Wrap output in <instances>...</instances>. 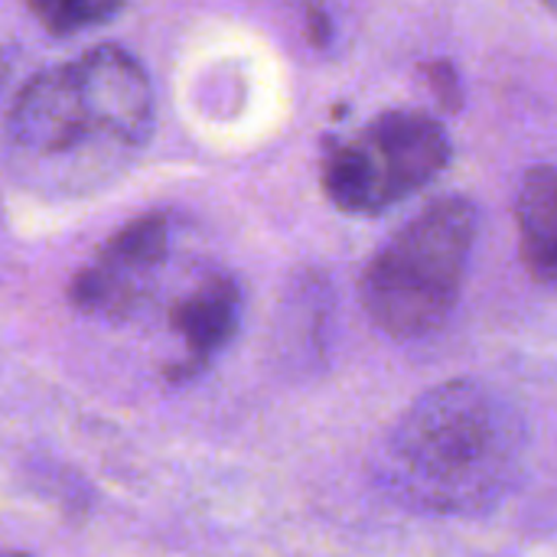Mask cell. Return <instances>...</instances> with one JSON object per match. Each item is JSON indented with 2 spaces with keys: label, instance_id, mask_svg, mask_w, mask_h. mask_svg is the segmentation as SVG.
Instances as JSON below:
<instances>
[{
  "label": "cell",
  "instance_id": "cell-1",
  "mask_svg": "<svg viewBox=\"0 0 557 557\" xmlns=\"http://www.w3.org/2000/svg\"><path fill=\"white\" fill-rule=\"evenodd\" d=\"M153 134V88L140 59L114 42L23 82L3 121L10 183L46 202L111 186Z\"/></svg>",
  "mask_w": 557,
  "mask_h": 557
},
{
  "label": "cell",
  "instance_id": "cell-2",
  "mask_svg": "<svg viewBox=\"0 0 557 557\" xmlns=\"http://www.w3.org/2000/svg\"><path fill=\"white\" fill-rule=\"evenodd\" d=\"M525 418L499 388L454 379L428 388L372 457L375 486L401 509L470 519L503 506L522 480Z\"/></svg>",
  "mask_w": 557,
  "mask_h": 557
},
{
  "label": "cell",
  "instance_id": "cell-3",
  "mask_svg": "<svg viewBox=\"0 0 557 557\" xmlns=\"http://www.w3.org/2000/svg\"><path fill=\"white\" fill-rule=\"evenodd\" d=\"M480 235V209L467 196H444L411 215L366 264L359 300L392 339L437 333L460 304Z\"/></svg>",
  "mask_w": 557,
  "mask_h": 557
},
{
  "label": "cell",
  "instance_id": "cell-4",
  "mask_svg": "<svg viewBox=\"0 0 557 557\" xmlns=\"http://www.w3.org/2000/svg\"><path fill=\"white\" fill-rule=\"evenodd\" d=\"M450 153V134L434 114L392 108L352 137L323 144L320 183L339 212L382 215L434 183L447 170Z\"/></svg>",
  "mask_w": 557,
  "mask_h": 557
},
{
  "label": "cell",
  "instance_id": "cell-5",
  "mask_svg": "<svg viewBox=\"0 0 557 557\" xmlns=\"http://www.w3.org/2000/svg\"><path fill=\"white\" fill-rule=\"evenodd\" d=\"M173 215L166 209H150L124 222L85 268L69 281V304L108 323L134 317L150 294L170 258Z\"/></svg>",
  "mask_w": 557,
  "mask_h": 557
},
{
  "label": "cell",
  "instance_id": "cell-6",
  "mask_svg": "<svg viewBox=\"0 0 557 557\" xmlns=\"http://www.w3.org/2000/svg\"><path fill=\"white\" fill-rule=\"evenodd\" d=\"M245 290L232 271H209L170 310V330L183 339V359L166 369V379L183 385L206 372L242 326Z\"/></svg>",
  "mask_w": 557,
  "mask_h": 557
},
{
  "label": "cell",
  "instance_id": "cell-7",
  "mask_svg": "<svg viewBox=\"0 0 557 557\" xmlns=\"http://www.w3.org/2000/svg\"><path fill=\"white\" fill-rule=\"evenodd\" d=\"M519 251L532 281L557 287V163H539L516 196Z\"/></svg>",
  "mask_w": 557,
  "mask_h": 557
},
{
  "label": "cell",
  "instance_id": "cell-8",
  "mask_svg": "<svg viewBox=\"0 0 557 557\" xmlns=\"http://www.w3.org/2000/svg\"><path fill=\"white\" fill-rule=\"evenodd\" d=\"M121 10H124V3H117V0H33L29 3V13L52 36H72L88 26L108 23Z\"/></svg>",
  "mask_w": 557,
  "mask_h": 557
},
{
  "label": "cell",
  "instance_id": "cell-9",
  "mask_svg": "<svg viewBox=\"0 0 557 557\" xmlns=\"http://www.w3.org/2000/svg\"><path fill=\"white\" fill-rule=\"evenodd\" d=\"M437 104L450 114H457L463 108V82H460V72L450 59H431L421 65Z\"/></svg>",
  "mask_w": 557,
  "mask_h": 557
},
{
  "label": "cell",
  "instance_id": "cell-10",
  "mask_svg": "<svg viewBox=\"0 0 557 557\" xmlns=\"http://www.w3.org/2000/svg\"><path fill=\"white\" fill-rule=\"evenodd\" d=\"M304 26H307V39H310L317 49H326V46H330V39H333V20L326 16V10H320V7L307 10Z\"/></svg>",
  "mask_w": 557,
  "mask_h": 557
},
{
  "label": "cell",
  "instance_id": "cell-11",
  "mask_svg": "<svg viewBox=\"0 0 557 557\" xmlns=\"http://www.w3.org/2000/svg\"><path fill=\"white\" fill-rule=\"evenodd\" d=\"M7 557H33V555H26V552H10Z\"/></svg>",
  "mask_w": 557,
  "mask_h": 557
}]
</instances>
